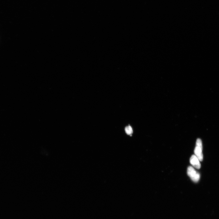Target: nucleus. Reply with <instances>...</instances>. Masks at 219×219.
<instances>
[{"instance_id":"nucleus-2","label":"nucleus","mask_w":219,"mask_h":219,"mask_svg":"<svg viewBox=\"0 0 219 219\" xmlns=\"http://www.w3.org/2000/svg\"><path fill=\"white\" fill-rule=\"evenodd\" d=\"M187 174L191 180L197 183L200 179V174L197 172L194 168L191 166L189 167L187 169Z\"/></svg>"},{"instance_id":"nucleus-1","label":"nucleus","mask_w":219,"mask_h":219,"mask_svg":"<svg viewBox=\"0 0 219 219\" xmlns=\"http://www.w3.org/2000/svg\"><path fill=\"white\" fill-rule=\"evenodd\" d=\"M202 151V144L201 140L200 139H197L196 142L194 153L195 155L199 159L200 161H203V158Z\"/></svg>"},{"instance_id":"nucleus-4","label":"nucleus","mask_w":219,"mask_h":219,"mask_svg":"<svg viewBox=\"0 0 219 219\" xmlns=\"http://www.w3.org/2000/svg\"><path fill=\"white\" fill-rule=\"evenodd\" d=\"M125 130L126 133L128 135H132L133 132L132 128L130 125L127 126L125 128Z\"/></svg>"},{"instance_id":"nucleus-3","label":"nucleus","mask_w":219,"mask_h":219,"mask_svg":"<svg viewBox=\"0 0 219 219\" xmlns=\"http://www.w3.org/2000/svg\"><path fill=\"white\" fill-rule=\"evenodd\" d=\"M191 164L195 168L199 169L201 167L200 161L195 155H193L190 159Z\"/></svg>"}]
</instances>
